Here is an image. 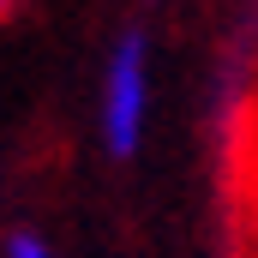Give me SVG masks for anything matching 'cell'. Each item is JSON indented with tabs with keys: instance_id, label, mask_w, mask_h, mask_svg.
Instances as JSON below:
<instances>
[{
	"instance_id": "cell-1",
	"label": "cell",
	"mask_w": 258,
	"mask_h": 258,
	"mask_svg": "<svg viewBox=\"0 0 258 258\" xmlns=\"http://www.w3.org/2000/svg\"><path fill=\"white\" fill-rule=\"evenodd\" d=\"M96 120H102V150L108 156H138L144 126H150V36L144 30H126L108 48Z\"/></svg>"
},
{
	"instance_id": "cell-2",
	"label": "cell",
	"mask_w": 258,
	"mask_h": 258,
	"mask_svg": "<svg viewBox=\"0 0 258 258\" xmlns=\"http://www.w3.org/2000/svg\"><path fill=\"white\" fill-rule=\"evenodd\" d=\"M6 258H54V246L42 234H30V228H12L6 234Z\"/></svg>"
},
{
	"instance_id": "cell-3",
	"label": "cell",
	"mask_w": 258,
	"mask_h": 258,
	"mask_svg": "<svg viewBox=\"0 0 258 258\" xmlns=\"http://www.w3.org/2000/svg\"><path fill=\"white\" fill-rule=\"evenodd\" d=\"M12 6H18V0H0V18H6V12H12Z\"/></svg>"
}]
</instances>
